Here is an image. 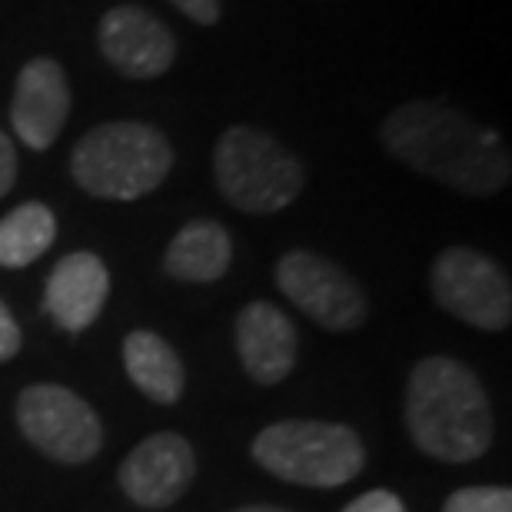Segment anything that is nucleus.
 <instances>
[{"mask_svg":"<svg viewBox=\"0 0 512 512\" xmlns=\"http://www.w3.org/2000/svg\"><path fill=\"white\" fill-rule=\"evenodd\" d=\"M380 140L389 157L463 197H493L512 177L506 140L439 100L396 107L383 120Z\"/></svg>","mask_w":512,"mask_h":512,"instance_id":"1","label":"nucleus"},{"mask_svg":"<svg viewBox=\"0 0 512 512\" xmlns=\"http://www.w3.org/2000/svg\"><path fill=\"white\" fill-rule=\"evenodd\" d=\"M493 406L483 383L453 356H426L406 383V433L443 463H469L493 446Z\"/></svg>","mask_w":512,"mask_h":512,"instance_id":"2","label":"nucleus"},{"mask_svg":"<svg viewBox=\"0 0 512 512\" xmlns=\"http://www.w3.org/2000/svg\"><path fill=\"white\" fill-rule=\"evenodd\" d=\"M173 147L167 133L114 120L87 130L70 153V173L77 187L100 200H140L170 177Z\"/></svg>","mask_w":512,"mask_h":512,"instance_id":"3","label":"nucleus"},{"mask_svg":"<svg viewBox=\"0 0 512 512\" xmlns=\"http://www.w3.org/2000/svg\"><path fill=\"white\" fill-rule=\"evenodd\" d=\"M253 459L283 483L336 489L363 473L366 449L356 429L320 419H283L253 439Z\"/></svg>","mask_w":512,"mask_h":512,"instance_id":"4","label":"nucleus"},{"mask_svg":"<svg viewBox=\"0 0 512 512\" xmlns=\"http://www.w3.org/2000/svg\"><path fill=\"white\" fill-rule=\"evenodd\" d=\"M213 177L230 207L243 213L286 210L303 193V163L280 140L256 127H230L213 150Z\"/></svg>","mask_w":512,"mask_h":512,"instance_id":"5","label":"nucleus"},{"mask_svg":"<svg viewBox=\"0 0 512 512\" xmlns=\"http://www.w3.org/2000/svg\"><path fill=\"white\" fill-rule=\"evenodd\" d=\"M17 426L30 446L67 466L90 463L104 446V426L94 406L54 383H34L17 396Z\"/></svg>","mask_w":512,"mask_h":512,"instance_id":"6","label":"nucleus"},{"mask_svg":"<svg viewBox=\"0 0 512 512\" xmlns=\"http://www.w3.org/2000/svg\"><path fill=\"white\" fill-rule=\"evenodd\" d=\"M436 303L476 330L499 333L512 320V286L493 256L473 247H449L429 273Z\"/></svg>","mask_w":512,"mask_h":512,"instance_id":"7","label":"nucleus"},{"mask_svg":"<svg viewBox=\"0 0 512 512\" xmlns=\"http://www.w3.org/2000/svg\"><path fill=\"white\" fill-rule=\"evenodd\" d=\"M273 276L286 300L330 333H350L370 316L363 286L343 266L313 250H290L280 256Z\"/></svg>","mask_w":512,"mask_h":512,"instance_id":"8","label":"nucleus"},{"mask_svg":"<svg viewBox=\"0 0 512 512\" xmlns=\"http://www.w3.org/2000/svg\"><path fill=\"white\" fill-rule=\"evenodd\" d=\"M97 47L107 64L127 80H157L177 57L170 27L140 4L110 7L97 24Z\"/></svg>","mask_w":512,"mask_h":512,"instance_id":"9","label":"nucleus"},{"mask_svg":"<svg viewBox=\"0 0 512 512\" xmlns=\"http://www.w3.org/2000/svg\"><path fill=\"white\" fill-rule=\"evenodd\" d=\"M197 476V456L180 433H153L124 459L120 489L130 503L147 509H167L187 493Z\"/></svg>","mask_w":512,"mask_h":512,"instance_id":"10","label":"nucleus"},{"mask_svg":"<svg viewBox=\"0 0 512 512\" xmlns=\"http://www.w3.org/2000/svg\"><path fill=\"white\" fill-rule=\"evenodd\" d=\"M70 117V84L64 67L54 57H34L20 67L14 100H10V124L30 150L54 147Z\"/></svg>","mask_w":512,"mask_h":512,"instance_id":"11","label":"nucleus"},{"mask_svg":"<svg viewBox=\"0 0 512 512\" xmlns=\"http://www.w3.org/2000/svg\"><path fill=\"white\" fill-rule=\"evenodd\" d=\"M237 353L253 383L276 386L293 373L296 326L280 306L253 300L237 316Z\"/></svg>","mask_w":512,"mask_h":512,"instance_id":"12","label":"nucleus"},{"mask_svg":"<svg viewBox=\"0 0 512 512\" xmlns=\"http://www.w3.org/2000/svg\"><path fill=\"white\" fill-rule=\"evenodd\" d=\"M110 293V273L97 253H67L54 266L44 290V310L67 333H84L97 320Z\"/></svg>","mask_w":512,"mask_h":512,"instance_id":"13","label":"nucleus"},{"mask_svg":"<svg viewBox=\"0 0 512 512\" xmlns=\"http://www.w3.org/2000/svg\"><path fill=\"white\" fill-rule=\"evenodd\" d=\"M233 263V240L217 220H190L163 253V270L183 283H217Z\"/></svg>","mask_w":512,"mask_h":512,"instance_id":"14","label":"nucleus"},{"mask_svg":"<svg viewBox=\"0 0 512 512\" xmlns=\"http://www.w3.org/2000/svg\"><path fill=\"white\" fill-rule=\"evenodd\" d=\"M124 370L143 396L160 406H173L183 396L187 373L180 353L153 330H133L124 340Z\"/></svg>","mask_w":512,"mask_h":512,"instance_id":"15","label":"nucleus"},{"mask_svg":"<svg viewBox=\"0 0 512 512\" xmlns=\"http://www.w3.org/2000/svg\"><path fill=\"white\" fill-rule=\"evenodd\" d=\"M57 237V220L44 203H20L0 220V266L20 270L40 260Z\"/></svg>","mask_w":512,"mask_h":512,"instance_id":"16","label":"nucleus"},{"mask_svg":"<svg viewBox=\"0 0 512 512\" xmlns=\"http://www.w3.org/2000/svg\"><path fill=\"white\" fill-rule=\"evenodd\" d=\"M443 512H512V493L506 486H466L446 499Z\"/></svg>","mask_w":512,"mask_h":512,"instance_id":"17","label":"nucleus"},{"mask_svg":"<svg viewBox=\"0 0 512 512\" xmlns=\"http://www.w3.org/2000/svg\"><path fill=\"white\" fill-rule=\"evenodd\" d=\"M343 512H406V506H403V499L396 493H389V489H370V493L356 496Z\"/></svg>","mask_w":512,"mask_h":512,"instance_id":"18","label":"nucleus"},{"mask_svg":"<svg viewBox=\"0 0 512 512\" xmlns=\"http://www.w3.org/2000/svg\"><path fill=\"white\" fill-rule=\"evenodd\" d=\"M20 353V326L14 320V313L7 310V303L0 300V363L14 360Z\"/></svg>","mask_w":512,"mask_h":512,"instance_id":"19","label":"nucleus"},{"mask_svg":"<svg viewBox=\"0 0 512 512\" xmlns=\"http://www.w3.org/2000/svg\"><path fill=\"white\" fill-rule=\"evenodd\" d=\"M170 4L203 27H213L220 20V0H170Z\"/></svg>","mask_w":512,"mask_h":512,"instance_id":"20","label":"nucleus"},{"mask_svg":"<svg viewBox=\"0 0 512 512\" xmlns=\"http://www.w3.org/2000/svg\"><path fill=\"white\" fill-rule=\"evenodd\" d=\"M17 183V150H14V140L0 130V197H7Z\"/></svg>","mask_w":512,"mask_h":512,"instance_id":"21","label":"nucleus"},{"mask_svg":"<svg viewBox=\"0 0 512 512\" xmlns=\"http://www.w3.org/2000/svg\"><path fill=\"white\" fill-rule=\"evenodd\" d=\"M233 512H286V509H280V506H240Z\"/></svg>","mask_w":512,"mask_h":512,"instance_id":"22","label":"nucleus"}]
</instances>
